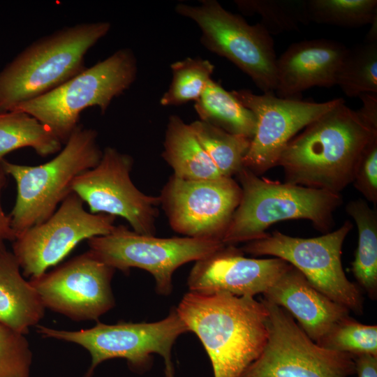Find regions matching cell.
Returning a JSON list of instances; mask_svg holds the SVG:
<instances>
[{
	"label": "cell",
	"mask_w": 377,
	"mask_h": 377,
	"mask_svg": "<svg viewBox=\"0 0 377 377\" xmlns=\"http://www.w3.org/2000/svg\"><path fill=\"white\" fill-rule=\"evenodd\" d=\"M349 97L377 94V40H367L348 48L337 80Z\"/></svg>",
	"instance_id": "26"
},
{
	"label": "cell",
	"mask_w": 377,
	"mask_h": 377,
	"mask_svg": "<svg viewBox=\"0 0 377 377\" xmlns=\"http://www.w3.org/2000/svg\"><path fill=\"white\" fill-rule=\"evenodd\" d=\"M241 196V187L232 177L184 179L172 175L158 198L174 231L222 241Z\"/></svg>",
	"instance_id": "14"
},
{
	"label": "cell",
	"mask_w": 377,
	"mask_h": 377,
	"mask_svg": "<svg viewBox=\"0 0 377 377\" xmlns=\"http://www.w3.org/2000/svg\"><path fill=\"white\" fill-rule=\"evenodd\" d=\"M261 300L268 313L267 341L241 377H350L355 374L353 356L320 346L286 311Z\"/></svg>",
	"instance_id": "11"
},
{
	"label": "cell",
	"mask_w": 377,
	"mask_h": 377,
	"mask_svg": "<svg viewBox=\"0 0 377 377\" xmlns=\"http://www.w3.org/2000/svg\"><path fill=\"white\" fill-rule=\"evenodd\" d=\"M306 6L309 23L356 28L377 18L376 0H306Z\"/></svg>",
	"instance_id": "29"
},
{
	"label": "cell",
	"mask_w": 377,
	"mask_h": 377,
	"mask_svg": "<svg viewBox=\"0 0 377 377\" xmlns=\"http://www.w3.org/2000/svg\"><path fill=\"white\" fill-rule=\"evenodd\" d=\"M6 175L0 161V246L4 245L6 241L13 242L15 239V232L11 228L10 218L3 212L1 202V191L6 184Z\"/></svg>",
	"instance_id": "33"
},
{
	"label": "cell",
	"mask_w": 377,
	"mask_h": 377,
	"mask_svg": "<svg viewBox=\"0 0 377 377\" xmlns=\"http://www.w3.org/2000/svg\"><path fill=\"white\" fill-rule=\"evenodd\" d=\"M189 126L221 176L236 175L243 167V159L251 139L228 133L201 120L194 121Z\"/></svg>",
	"instance_id": "25"
},
{
	"label": "cell",
	"mask_w": 377,
	"mask_h": 377,
	"mask_svg": "<svg viewBox=\"0 0 377 377\" xmlns=\"http://www.w3.org/2000/svg\"><path fill=\"white\" fill-rule=\"evenodd\" d=\"M45 307L37 291L20 272L5 245L0 246V324L27 334L43 318Z\"/></svg>",
	"instance_id": "20"
},
{
	"label": "cell",
	"mask_w": 377,
	"mask_h": 377,
	"mask_svg": "<svg viewBox=\"0 0 377 377\" xmlns=\"http://www.w3.org/2000/svg\"><path fill=\"white\" fill-rule=\"evenodd\" d=\"M263 295L286 311L316 343L334 323L350 316L348 308L318 290L291 265Z\"/></svg>",
	"instance_id": "19"
},
{
	"label": "cell",
	"mask_w": 377,
	"mask_h": 377,
	"mask_svg": "<svg viewBox=\"0 0 377 377\" xmlns=\"http://www.w3.org/2000/svg\"><path fill=\"white\" fill-rule=\"evenodd\" d=\"M194 108L200 119L224 131L251 139L256 130V118L222 86L213 80L195 102Z\"/></svg>",
	"instance_id": "23"
},
{
	"label": "cell",
	"mask_w": 377,
	"mask_h": 377,
	"mask_svg": "<svg viewBox=\"0 0 377 377\" xmlns=\"http://www.w3.org/2000/svg\"><path fill=\"white\" fill-rule=\"evenodd\" d=\"M236 175L242 196L222 237L226 246L261 239L271 225L290 219L309 220L327 233L343 202L341 193L262 178L244 166Z\"/></svg>",
	"instance_id": "4"
},
{
	"label": "cell",
	"mask_w": 377,
	"mask_h": 377,
	"mask_svg": "<svg viewBox=\"0 0 377 377\" xmlns=\"http://www.w3.org/2000/svg\"><path fill=\"white\" fill-rule=\"evenodd\" d=\"M83 200L70 193L45 221L15 237L13 253L22 275L36 278L65 258L82 241L111 232L116 217L85 210Z\"/></svg>",
	"instance_id": "12"
},
{
	"label": "cell",
	"mask_w": 377,
	"mask_h": 377,
	"mask_svg": "<svg viewBox=\"0 0 377 377\" xmlns=\"http://www.w3.org/2000/svg\"><path fill=\"white\" fill-rule=\"evenodd\" d=\"M175 10L197 24L201 43L207 50L233 63L263 93L275 91L274 40L260 23L249 24L215 0H201L198 6L177 3Z\"/></svg>",
	"instance_id": "7"
},
{
	"label": "cell",
	"mask_w": 377,
	"mask_h": 377,
	"mask_svg": "<svg viewBox=\"0 0 377 377\" xmlns=\"http://www.w3.org/2000/svg\"><path fill=\"white\" fill-rule=\"evenodd\" d=\"M137 73V59L133 52L130 48H121L53 90L12 110L34 117L65 144L79 125L83 110L98 107L104 114L112 100L133 84Z\"/></svg>",
	"instance_id": "6"
},
{
	"label": "cell",
	"mask_w": 377,
	"mask_h": 377,
	"mask_svg": "<svg viewBox=\"0 0 377 377\" xmlns=\"http://www.w3.org/2000/svg\"><path fill=\"white\" fill-rule=\"evenodd\" d=\"M347 50L341 43L325 38L291 44L276 59V96L300 98L309 88L336 85Z\"/></svg>",
	"instance_id": "18"
},
{
	"label": "cell",
	"mask_w": 377,
	"mask_h": 377,
	"mask_svg": "<svg viewBox=\"0 0 377 377\" xmlns=\"http://www.w3.org/2000/svg\"><path fill=\"white\" fill-rule=\"evenodd\" d=\"M243 253L241 249L228 245L195 261L188 276L189 291L254 297L263 294L290 267L279 258H251Z\"/></svg>",
	"instance_id": "17"
},
{
	"label": "cell",
	"mask_w": 377,
	"mask_h": 377,
	"mask_svg": "<svg viewBox=\"0 0 377 377\" xmlns=\"http://www.w3.org/2000/svg\"><path fill=\"white\" fill-rule=\"evenodd\" d=\"M26 147L45 157L59 153L62 142L49 128L27 112H0V161L10 151Z\"/></svg>",
	"instance_id": "24"
},
{
	"label": "cell",
	"mask_w": 377,
	"mask_h": 377,
	"mask_svg": "<svg viewBox=\"0 0 377 377\" xmlns=\"http://www.w3.org/2000/svg\"><path fill=\"white\" fill-rule=\"evenodd\" d=\"M97 138L96 130L79 124L64 147L47 163L33 166L1 161L17 186L15 203L9 215L15 237L52 215L72 192L75 177L99 163L103 150Z\"/></svg>",
	"instance_id": "5"
},
{
	"label": "cell",
	"mask_w": 377,
	"mask_h": 377,
	"mask_svg": "<svg viewBox=\"0 0 377 377\" xmlns=\"http://www.w3.org/2000/svg\"><path fill=\"white\" fill-rule=\"evenodd\" d=\"M353 228L350 221L319 237H295L275 230L247 242L241 250L253 256L281 258L300 271L318 290L356 314L364 301L357 284L347 278L341 264L343 243Z\"/></svg>",
	"instance_id": "10"
},
{
	"label": "cell",
	"mask_w": 377,
	"mask_h": 377,
	"mask_svg": "<svg viewBox=\"0 0 377 377\" xmlns=\"http://www.w3.org/2000/svg\"><path fill=\"white\" fill-rule=\"evenodd\" d=\"M38 332L45 338L77 343L90 353L88 374L103 361L126 359L131 366L142 369L149 366L151 355H161L165 362V377H175L172 348L176 339L188 332L172 307L164 319L154 323H119L108 325L98 322L95 326L77 331L60 330L43 325Z\"/></svg>",
	"instance_id": "9"
},
{
	"label": "cell",
	"mask_w": 377,
	"mask_h": 377,
	"mask_svg": "<svg viewBox=\"0 0 377 377\" xmlns=\"http://www.w3.org/2000/svg\"><path fill=\"white\" fill-rule=\"evenodd\" d=\"M346 212L354 220L358 244L351 271L358 283L373 300L377 297V210L362 199L350 200Z\"/></svg>",
	"instance_id": "22"
},
{
	"label": "cell",
	"mask_w": 377,
	"mask_h": 377,
	"mask_svg": "<svg viewBox=\"0 0 377 377\" xmlns=\"http://www.w3.org/2000/svg\"><path fill=\"white\" fill-rule=\"evenodd\" d=\"M110 29L106 21L76 24L27 46L0 71V112L53 90L84 70L86 54Z\"/></svg>",
	"instance_id": "3"
},
{
	"label": "cell",
	"mask_w": 377,
	"mask_h": 377,
	"mask_svg": "<svg viewBox=\"0 0 377 377\" xmlns=\"http://www.w3.org/2000/svg\"><path fill=\"white\" fill-rule=\"evenodd\" d=\"M353 357L357 377H377V356L362 355Z\"/></svg>",
	"instance_id": "34"
},
{
	"label": "cell",
	"mask_w": 377,
	"mask_h": 377,
	"mask_svg": "<svg viewBox=\"0 0 377 377\" xmlns=\"http://www.w3.org/2000/svg\"><path fill=\"white\" fill-rule=\"evenodd\" d=\"M133 163L130 155L107 147L95 167L75 177L71 191L88 205L91 213L123 217L133 231L154 236L159 198L135 186L130 177Z\"/></svg>",
	"instance_id": "13"
},
{
	"label": "cell",
	"mask_w": 377,
	"mask_h": 377,
	"mask_svg": "<svg viewBox=\"0 0 377 377\" xmlns=\"http://www.w3.org/2000/svg\"><path fill=\"white\" fill-rule=\"evenodd\" d=\"M377 125L344 101L309 124L282 151L286 182L340 193L353 183L360 154Z\"/></svg>",
	"instance_id": "1"
},
{
	"label": "cell",
	"mask_w": 377,
	"mask_h": 377,
	"mask_svg": "<svg viewBox=\"0 0 377 377\" xmlns=\"http://www.w3.org/2000/svg\"><path fill=\"white\" fill-rule=\"evenodd\" d=\"M31 360L24 335L0 324V377H29Z\"/></svg>",
	"instance_id": "31"
},
{
	"label": "cell",
	"mask_w": 377,
	"mask_h": 377,
	"mask_svg": "<svg viewBox=\"0 0 377 377\" xmlns=\"http://www.w3.org/2000/svg\"><path fill=\"white\" fill-rule=\"evenodd\" d=\"M231 93L256 118L255 133L243 166L258 176L277 165L284 148L300 131L343 100L316 103L279 98L273 91L258 95L248 89Z\"/></svg>",
	"instance_id": "15"
},
{
	"label": "cell",
	"mask_w": 377,
	"mask_h": 377,
	"mask_svg": "<svg viewBox=\"0 0 377 377\" xmlns=\"http://www.w3.org/2000/svg\"><path fill=\"white\" fill-rule=\"evenodd\" d=\"M172 80L160 99L162 106L197 101L212 80L214 66L207 59L187 57L170 65Z\"/></svg>",
	"instance_id": "27"
},
{
	"label": "cell",
	"mask_w": 377,
	"mask_h": 377,
	"mask_svg": "<svg viewBox=\"0 0 377 377\" xmlns=\"http://www.w3.org/2000/svg\"><path fill=\"white\" fill-rule=\"evenodd\" d=\"M306 0H235L238 9L247 15H258L271 35L298 31L309 24Z\"/></svg>",
	"instance_id": "28"
},
{
	"label": "cell",
	"mask_w": 377,
	"mask_h": 377,
	"mask_svg": "<svg viewBox=\"0 0 377 377\" xmlns=\"http://www.w3.org/2000/svg\"><path fill=\"white\" fill-rule=\"evenodd\" d=\"M114 271L88 251L29 283L45 308L76 321L97 320L115 305Z\"/></svg>",
	"instance_id": "16"
},
{
	"label": "cell",
	"mask_w": 377,
	"mask_h": 377,
	"mask_svg": "<svg viewBox=\"0 0 377 377\" xmlns=\"http://www.w3.org/2000/svg\"><path fill=\"white\" fill-rule=\"evenodd\" d=\"M161 156L177 177L209 179L222 177L189 124L177 114L169 117Z\"/></svg>",
	"instance_id": "21"
},
{
	"label": "cell",
	"mask_w": 377,
	"mask_h": 377,
	"mask_svg": "<svg viewBox=\"0 0 377 377\" xmlns=\"http://www.w3.org/2000/svg\"><path fill=\"white\" fill-rule=\"evenodd\" d=\"M353 184L367 200L377 205V133L374 134L359 157Z\"/></svg>",
	"instance_id": "32"
},
{
	"label": "cell",
	"mask_w": 377,
	"mask_h": 377,
	"mask_svg": "<svg viewBox=\"0 0 377 377\" xmlns=\"http://www.w3.org/2000/svg\"><path fill=\"white\" fill-rule=\"evenodd\" d=\"M89 251L108 266L128 273L136 267L154 278L156 291L170 295L172 275L181 265L209 256L226 245L221 239L196 237L161 238L131 230L119 225L105 235L87 240Z\"/></svg>",
	"instance_id": "8"
},
{
	"label": "cell",
	"mask_w": 377,
	"mask_h": 377,
	"mask_svg": "<svg viewBox=\"0 0 377 377\" xmlns=\"http://www.w3.org/2000/svg\"><path fill=\"white\" fill-rule=\"evenodd\" d=\"M177 313L210 359L214 377H241L267 341V311L254 297L188 292Z\"/></svg>",
	"instance_id": "2"
},
{
	"label": "cell",
	"mask_w": 377,
	"mask_h": 377,
	"mask_svg": "<svg viewBox=\"0 0 377 377\" xmlns=\"http://www.w3.org/2000/svg\"><path fill=\"white\" fill-rule=\"evenodd\" d=\"M317 344L353 357L377 356V326L363 324L348 316L334 323Z\"/></svg>",
	"instance_id": "30"
}]
</instances>
